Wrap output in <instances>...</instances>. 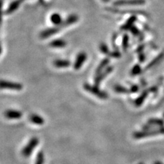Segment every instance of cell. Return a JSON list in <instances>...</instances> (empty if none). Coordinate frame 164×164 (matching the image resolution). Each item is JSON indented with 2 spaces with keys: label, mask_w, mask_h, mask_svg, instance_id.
<instances>
[{
  "label": "cell",
  "mask_w": 164,
  "mask_h": 164,
  "mask_svg": "<svg viewBox=\"0 0 164 164\" xmlns=\"http://www.w3.org/2000/svg\"><path fill=\"white\" fill-rule=\"evenodd\" d=\"M162 134H164V127H157V128L151 129V130H142L139 131H136L133 133V136L135 139H139L148 138V137H151L153 136Z\"/></svg>",
  "instance_id": "cell-1"
},
{
  "label": "cell",
  "mask_w": 164,
  "mask_h": 164,
  "mask_svg": "<svg viewBox=\"0 0 164 164\" xmlns=\"http://www.w3.org/2000/svg\"><path fill=\"white\" fill-rule=\"evenodd\" d=\"M84 88L85 90H86L87 92H90V94H92L97 97L99 98L100 99L102 100H106L108 98V94L106 92L103 91V90H100L98 86L96 85H92L89 84H84Z\"/></svg>",
  "instance_id": "cell-2"
},
{
  "label": "cell",
  "mask_w": 164,
  "mask_h": 164,
  "mask_svg": "<svg viewBox=\"0 0 164 164\" xmlns=\"http://www.w3.org/2000/svg\"><path fill=\"white\" fill-rule=\"evenodd\" d=\"M38 143L39 139L36 137H34V138H31L30 140L28 142V143L26 144L25 147L22 150V155L24 157H30L31 155V153H32L33 151L37 146Z\"/></svg>",
  "instance_id": "cell-3"
},
{
  "label": "cell",
  "mask_w": 164,
  "mask_h": 164,
  "mask_svg": "<svg viewBox=\"0 0 164 164\" xmlns=\"http://www.w3.org/2000/svg\"><path fill=\"white\" fill-rule=\"evenodd\" d=\"M1 89H8L12 90H16L19 91L23 89V85L19 83L8 82V81L1 80Z\"/></svg>",
  "instance_id": "cell-4"
},
{
  "label": "cell",
  "mask_w": 164,
  "mask_h": 164,
  "mask_svg": "<svg viewBox=\"0 0 164 164\" xmlns=\"http://www.w3.org/2000/svg\"><path fill=\"white\" fill-rule=\"evenodd\" d=\"M113 70L114 67H112V66H109V67H107L105 70H103V71L97 75L96 77H95L94 79V85H96V86L99 87L102 81L106 77V76L109 75L110 73L113 71Z\"/></svg>",
  "instance_id": "cell-5"
},
{
  "label": "cell",
  "mask_w": 164,
  "mask_h": 164,
  "mask_svg": "<svg viewBox=\"0 0 164 164\" xmlns=\"http://www.w3.org/2000/svg\"><path fill=\"white\" fill-rule=\"evenodd\" d=\"M86 59L87 54L85 52H80L78 53L77 57H76L74 65H73L75 70H79L82 67V66L84 65Z\"/></svg>",
  "instance_id": "cell-6"
},
{
  "label": "cell",
  "mask_w": 164,
  "mask_h": 164,
  "mask_svg": "<svg viewBox=\"0 0 164 164\" xmlns=\"http://www.w3.org/2000/svg\"><path fill=\"white\" fill-rule=\"evenodd\" d=\"M61 28H60V26H55L53 27V28L46 29V30L41 31V33L40 34V37L43 39L47 38L50 37V36H52L58 34Z\"/></svg>",
  "instance_id": "cell-7"
},
{
  "label": "cell",
  "mask_w": 164,
  "mask_h": 164,
  "mask_svg": "<svg viewBox=\"0 0 164 164\" xmlns=\"http://www.w3.org/2000/svg\"><path fill=\"white\" fill-rule=\"evenodd\" d=\"M146 3L145 0H118L114 3V6H125V5H142Z\"/></svg>",
  "instance_id": "cell-8"
},
{
  "label": "cell",
  "mask_w": 164,
  "mask_h": 164,
  "mask_svg": "<svg viewBox=\"0 0 164 164\" xmlns=\"http://www.w3.org/2000/svg\"><path fill=\"white\" fill-rule=\"evenodd\" d=\"M78 20H79V16L75 14H72L68 16L67 18V19H66L65 21H64L63 23L61 24L60 25H58V26H60L61 30H62V29L66 28V27L70 26L73 25V24L77 23Z\"/></svg>",
  "instance_id": "cell-9"
},
{
  "label": "cell",
  "mask_w": 164,
  "mask_h": 164,
  "mask_svg": "<svg viewBox=\"0 0 164 164\" xmlns=\"http://www.w3.org/2000/svg\"><path fill=\"white\" fill-rule=\"evenodd\" d=\"M24 1V0H14V1H12L8 7V8L6 9V10L5 11L4 14H10L13 13L14 11L16 10L17 9L19 8V6H21V4Z\"/></svg>",
  "instance_id": "cell-10"
},
{
  "label": "cell",
  "mask_w": 164,
  "mask_h": 164,
  "mask_svg": "<svg viewBox=\"0 0 164 164\" xmlns=\"http://www.w3.org/2000/svg\"><path fill=\"white\" fill-rule=\"evenodd\" d=\"M5 116L8 119H19L23 116V114L18 110L8 109L5 112Z\"/></svg>",
  "instance_id": "cell-11"
},
{
  "label": "cell",
  "mask_w": 164,
  "mask_h": 164,
  "mask_svg": "<svg viewBox=\"0 0 164 164\" xmlns=\"http://www.w3.org/2000/svg\"><path fill=\"white\" fill-rule=\"evenodd\" d=\"M164 58V50L162 51V52H161L160 54H159L157 57L155 58V59L151 61V62L148 64L146 66V68H144V70H148L150 69V68H153V67H155L157 64H160L162 60Z\"/></svg>",
  "instance_id": "cell-12"
},
{
  "label": "cell",
  "mask_w": 164,
  "mask_h": 164,
  "mask_svg": "<svg viewBox=\"0 0 164 164\" xmlns=\"http://www.w3.org/2000/svg\"><path fill=\"white\" fill-rule=\"evenodd\" d=\"M148 94H149L148 90H144V91L136 99V101H135V103H134L135 105H136V107H140L141 105L143 104L144 101L146 100V97H148Z\"/></svg>",
  "instance_id": "cell-13"
},
{
  "label": "cell",
  "mask_w": 164,
  "mask_h": 164,
  "mask_svg": "<svg viewBox=\"0 0 164 164\" xmlns=\"http://www.w3.org/2000/svg\"><path fill=\"white\" fill-rule=\"evenodd\" d=\"M137 20V16L133 15L129 17L125 23L121 27L122 30H130V29L134 25V23Z\"/></svg>",
  "instance_id": "cell-14"
},
{
  "label": "cell",
  "mask_w": 164,
  "mask_h": 164,
  "mask_svg": "<svg viewBox=\"0 0 164 164\" xmlns=\"http://www.w3.org/2000/svg\"><path fill=\"white\" fill-rule=\"evenodd\" d=\"M53 64L55 67L58 68H68L70 66V62L68 60H55L53 61Z\"/></svg>",
  "instance_id": "cell-15"
},
{
  "label": "cell",
  "mask_w": 164,
  "mask_h": 164,
  "mask_svg": "<svg viewBox=\"0 0 164 164\" xmlns=\"http://www.w3.org/2000/svg\"><path fill=\"white\" fill-rule=\"evenodd\" d=\"M30 121L31 123L37 124V125H43L45 123V119L42 116L38 114H31L30 116Z\"/></svg>",
  "instance_id": "cell-16"
},
{
  "label": "cell",
  "mask_w": 164,
  "mask_h": 164,
  "mask_svg": "<svg viewBox=\"0 0 164 164\" xmlns=\"http://www.w3.org/2000/svg\"><path fill=\"white\" fill-rule=\"evenodd\" d=\"M50 20L53 25L56 26L60 25L63 23V20L62 16L59 13H53L51 15Z\"/></svg>",
  "instance_id": "cell-17"
},
{
  "label": "cell",
  "mask_w": 164,
  "mask_h": 164,
  "mask_svg": "<svg viewBox=\"0 0 164 164\" xmlns=\"http://www.w3.org/2000/svg\"><path fill=\"white\" fill-rule=\"evenodd\" d=\"M109 61H110L109 58H104V59H103L101 60V62H100L99 66H98L97 68L96 75L101 73V71H103V70H105V68H107V65H108L109 63Z\"/></svg>",
  "instance_id": "cell-18"
},
{
  "label": "cell",
  "mask_w": 164,
  "mask_h": 164,
  "mask_svg": "<svg viewBox=\"0 0 164 164\" xmlns=\"http://www.w3.org/2000/svg\"><path fill=\"white\" fill-rule=\"evenodd\" d=\"M50 46L53 48H63L67 46V42L62 39H57L51 41Z\"/></svg>",
  "instance_id": "cell-19"
},
{
  "label": "cell",
  "mask_w": 164,
  "mask_h": 164,
  "mask_svg": "<svg viewBox=\"0 0 164 164\" xmlns=\"http://www.w3.org/2000/svg\"><path fill=\"white\" fill-rule=\"evenodd\" d=\"M147 123L151 124V125L152 126H153L154 127H164V121L162 119H160V118H150L149 120H148Z\"/></svg>",
  "instance_id": "cell-20"
},
{
  "label": "cell",
  "mask_w": 164,
  "mask_h": 164,
  "mask_svg": "<svg viewBox=\"0 0 164 164\" xmlns=\"http://www.w3.org/2000/svg\"><path fill=\"white\" fill-rule=\"evenodd\" d=\"M114 90L117 93H121V94H129L131 93L130 90H129L127 88L122 86L121 85H116L114 88Z\"/></svg>",
  "instance_id": "cell-21"
},
{
  "label": "cell",
  "mask_w": 164,
  "mask_h": 164,
  "mask_svg": "<svg viewBox=\"0 0 164 164\" xmlns=\"http://www.w3.org/2000/svg\"><path fill=\"white\" fill-rule=\"evenodd\" d=\"M107 10L111 12H114L116 13H137V14H145L144 12L140 10H116L114 8H107Z\"/></svg>",
  "instance_id": "cell-22"
},
{
  "label": "cell",
  "mask_w": 164,
  "mask_h": 164,
  "mask_svg": "<svg viewBox=\"0 0 164 164\" xmlns=\"http://www.w3.org/2000/svg\"><path fill=\"white\" fill-rule=\"evenodd\" d=\"M129 40V35L127 34H124L123 36H122V49H123L124 51H126L127 48H128Z\"/></svg>",
  "instance_id": "cell-23"
},
{
  "label": "cell",
  "mask_w": 164,
  "mask_h": 164,
  "mask_svg": "<svg viewBox=\"0 0 164 164\" xmlns=\"http://www.w3.org/2000/svg\"><path fill=\"white\" fill-rule=\"evenodd\" d=\"M142 71V69L140 65L136 64V65H134V67L133 68H132L131 74L133 76L138 75L139 74H140Z\"/></svg>",
  "instance_id": "cell-24"
},
{
  "label": "cell",
  "mask_w": 164,
  "mask_h": 164,
  "mask_svg": "<svg viewBox=\"0 0 164 164\" xmlns=\"http://www.w3.org/2000/svg\"><path fill=\"white\" fill-rule=\"evenodd\" d=\"M99 49H100V51H101V53H103V54L109 55V53H110V51L109 49L108 46H107L105 43H101V44H100V45H99Z\"/></svg>",
  "instance_id": "cell-25"
},
{
  "label": "cell",
  "mask_w": 164,
  "mask_h": 164,
  "mask_svg": "<svg viewBox=\"0 0 164 164\" xmlns=\"http://www.w3.org/2000/svg\"><path fill=\"white\" fill-rule=\"evenodd\" d=\"M44 161H45V157H44L43 152H39L37 157H36V161L35 164H43Z\"/></svg>",
  "instance_id": "cell-26"
},
{
  "label": "cell",
  "mask_w": 164,
  "mask_h": 164,
  "mask_svg": "<svg viewBox=\"0 0 164 164\" xmlns=\"http://www.w3.org/2000/svg\"><path fill=\"white\" fill-rule=\"evenodd\" d=\"M109 55L110 57L114 58H119L121 57V53L117 49H115L113 51H110Z\"/></svg>",
  "instance_id": "cell-27"
},
{
  "label": "cell",
  "mask_w": 164,
  "mask_h": 164,
  "mask_svg": "<svg viewBox=\"0 0 164 164\" xmlns=\"http://www.w3.org/2000/svg\"><path fill=\"white\" fill-rule=\"evenodd\" d=\"M130 31H131L132 34L136 36H138L139 35V34H140V31H139V29L138 28H136V27L134 26V25L130 29Z\"/></svg>",
  "instance_id": "cell-28"
},
{
  "label": "cell",
  "mask_w": 164,
  "mask_h": 164,
  "mask_svg": "<svg viewBox=\"0 0 164 164\" xmlns=\"http://www.w3.org/2000/svg\"><path fill=\"white\" fill-rule=\"evenodd\" d=\"M139 89V88L138 85H133L132 86H131V88H130V91L132 93H136L137 92H138V90Z\"/></svg>",
  "instance_id": "cell-29"
},
{
  "label": "cell",
  "mask_w": 164,
  "mask_h": 164,
  "mask_svg": "<svg viewBox=\"0 0 164 164\" xmlns=\"http://www.w3.org/2000/svg\"><path fill=\"white\" fill-rule=\"evenodd\" d=\"M116 38H117V34H114L113 35V37H112V46H113L114 48H115V49H117V47H116Z\"/></svg>",
  "instance_id": "cell-30"
},
{
  "label": "cell",
  "mask_w": 164,
  "mask_h": 164,
  "mask_svg": "<svg viewBox=\"0 0 164 164\" xmlns=\"http://www.w3.org/2000/svg\"><path fill=\"white\" fill-rule=\"evenodd\" d=\"M145 59H146V57H145V55H144V53H140L139 55V62H144V61H145Z\"/></svg>",
  "instance_id": "cell-31"
},
{
  "label": "cell",
  "mask_w": 164,
  "mask_h": 164,
  "mask_svg": "<svg viewBox=\"0 0 164 164\" xmlns=\"http://www.w3.org/2000/svg\"><path fill=\"white\" fill-rule=\"evenodd\" d=\"M149 92H157V86H152L150 88H149Z\"/></svg>",
  "instance_id": "cell-32"
},
{
  "label": "cell",
  "mask_w": 164,
  "mask_h": 164,
  "mask_svg": "<svg viewBox=\"0 0 164 164\" xmlns=\"http://www.w3.org/2000/svg\"><path fill=\"white\" fill-rule=\"evenodd\" d=\"M144 45H141L140 46H139V48L138 49V52H142V50L144 49Z\"/></svg>",
  "instance_id": "cell-33"
},
{
  "label": "cell",
  "mask_w": 164,
  "mask_h": 164,
  "mask_svg": "<svg viewBox=\"0 0 164 164\" xmlns=\"http://www.w3.org/2000/svg\"><path fill=\"white\" fill-rule=\"evenodd\" d=\"M154 164H163V163H162L161 162H160V161H156V162Z\"/></svg>",
  "instance_id": "cell-34"
},
{
  "label": "cell",
  "mask_w": 164,
  "mask_h": 164,
  "mask_svg": "<svg viewBox=\"0 0 164 164\" xmlns=\"http://www.w3.org/2000/svg\"><path fill=\"white\" fill-rule=\"evenodd\" d=\"M102 1H103V2H108L109 1V0H102Z\"/></svg>",
  "instance_id": "cell-35"
},
{
  "label": "cell",
  "mask_w": 164,
  "mask_h": 164,
  "mask_svg": "<svg viewBox=\"0 0 164 164\" xmlns=\"http://www.w3.org/2000/svg\"><path fill=\"white\" fill-rule=\"evenodd\" d=\"M139 164H143V163H139Z\"/></svg>",
  "instance_id": "cell-36"
}]
</instances>
